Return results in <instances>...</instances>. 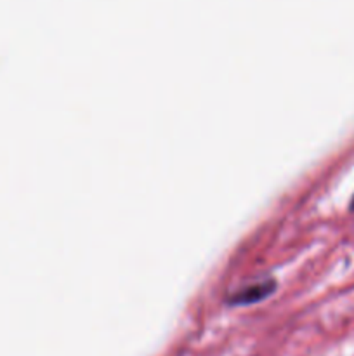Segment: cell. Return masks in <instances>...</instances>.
<instances>
[{
    "mask_svg": "<svg viewBox=\"0 0 354 356\" xmlns=\"http://www.w3.org/2000/svg\"><path fill=\"white\" fill-rule=\"evenodd\" d=\"M274 287H276V284H274V282H271V280L260 282V284L252 285V287L242 289V291H239L238 294L231 299V301L236 302V305H248V302H255V301H259V299H264L266 296H269L271 292L274 291Z\"/></svg>",
    "mask_w": 354,
    "mask_h": 356,
    "instance_id": "1",
    "label": "cell"
}]
</instances>
